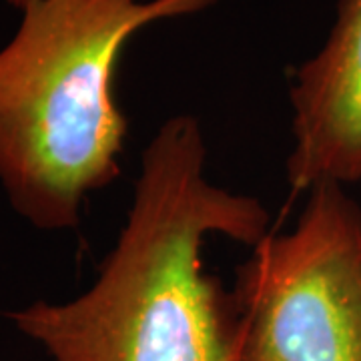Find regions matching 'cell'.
I'll list each match as a JSON object with an SVG mask.
<instances>
[{
  "instance_id": "1",
  "label": "cell",
  "mask_w": 361,
  "mask_h": 361,
  "mask_svg": "<svg viewBox=\"0 0 361 361\" xmlns=\"http://www.w3.org/2000/svg\"><path fill=\"white\" fill-rule=\"evenodd\" d=\"M193 115L167 118L145 147L127 223L89 289L66 303L11 311L52 361H243L231 291L207 273L203 245L221 235L255 247L269 211L205 177Z\"/></svg>"
},
{
  "instance_id": "2",
  "label": "cell",
  "mask_w": 361,
  "mask_h": 361,
  "mask_svg": "<svg viewBox=\"0 0 361 361\" xmlns=\"http://www.w3.org/2000/svg\"><path fill=\"white\" fill-rule=\"evenodd\" d=\"M219 0H35L0 49V185L42 231L75 229L121 175L129 121L116 103L123 49L141 28Z\"/></svg>"
},
{
  "instance_id": "3",
  "label": "cell",
  "mask_w": 361,
  "mask_h": 361,
  "mask_svg": "<svg viewBox=\"0 0 361 361\" xmlns=\"http://www.w3.org/2000/svg\"><path fill=\"white\" fill-rule=\"evenodd\" d=\"M251 249L231 289L243 361H361V207L343 185L311 187L293 231Z\"/></svg>"
},
{
  "instance_id": "4",
  "label": "cell",
  "mask_w": 361,
  "mask_h": 361,
  "mask_svg": "<svg viewBox=\"0 0 361 361\" xmlns=\"http://www.w3.org/2000/svg\"><path fill=\"white\" fill-rule=\"evenodd\" d=\"M289 187L361 180V0H339L323 47L291 75Z\"/></svg>"
},
{
  "instance_id": "5",
  "label": "cell",
  "mask_w": 361,
  "mask_h": 361,
  "mask_svg": "<svg viewBox=\"0 0 361 361\" xmlns=\"http://www.w3.org/2000/svg\"><path fill=\"white\" fill-rule=\"evenodd\" d=\"M11 6H14V8H18V11H23L25 6H28L30 2H35V0H6Z\"/></svg>"
}]
</instances>
